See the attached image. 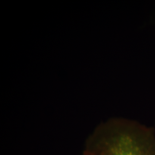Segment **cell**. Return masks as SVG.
Masks as SVG:
<instances>
[{
  "mask_svg": "<svg viewBox=\"0 0 155 155\" xmlns=\"http://www.w3.org/2000/svg\"><path fill=\"white\" fill-rule=\"evenodd\" d=\"M82 155H155V129L134 120L114 118L101 123Z\"/></svg>",
  "mask_w": 155,
  "mask_h": 155,
  "instance_id": "1",
  "label": "cell"
}]
</instances>
